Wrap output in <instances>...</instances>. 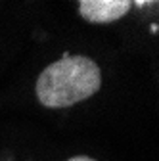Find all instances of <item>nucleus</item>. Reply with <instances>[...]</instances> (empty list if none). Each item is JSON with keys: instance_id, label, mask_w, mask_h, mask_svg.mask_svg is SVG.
<instances>
[{"instance_id": "nucleus-3", "label": "nucleus", "mask_w": 159, "mask_h": 161, "mask_svg": "<svg viewBox=\"0 0 159 161\" xmlns=\"http://www.w3.org/2000/svg\"><path fill=\"white\" fill-rule=\"evenodd\" d=\"M67 161H96V159L86 157V155H75V157H71V159H67Z\"/></svg>"}, {"instance_id": "nucleus-2", "label": "nucleus", "mask_w": 159, "mask_h": 161, "mask_svg": "<svg viewBox=\"0 0 159 161\" xmlns=\"http://www.w3.org/2000/svg\"><path fill=\"white\" fill-rule=\"evenodd\" d=\"M130 8V0H81L79 2V14L88 23H113L125 17Z\"/></svg>"}, {"instance_id": "nucleus-4", "label": "nucleus", "mask_w": 159, "mask_h": 161, "mask_svg": "<svg viewBox=\"0 0 159 161\" xmlns=\"http://www.w3.org/2000/svg\"><path fill=\"white\" fill-rule=\"evenodd\" d=\"M150 31H151V33H157V31H159V25H155V23H153V25L150 27Z\"/></svg>"}, {"instance_id": "nucleus-1", "label": "nucleus", "mask_w": 159, "mask_h": 161, "mask_svg": "<svg viewBox=\"0 0 159 161\" xmlns=\"http://www.w3.org/2000/svg\"><path fill=\"white\" fill-rule=\"evenodd\" d=\"M102 86V71L88 56L63 52L36 79V98L46 108H69L92 98Z\"/></svg>"}]
</instances>
